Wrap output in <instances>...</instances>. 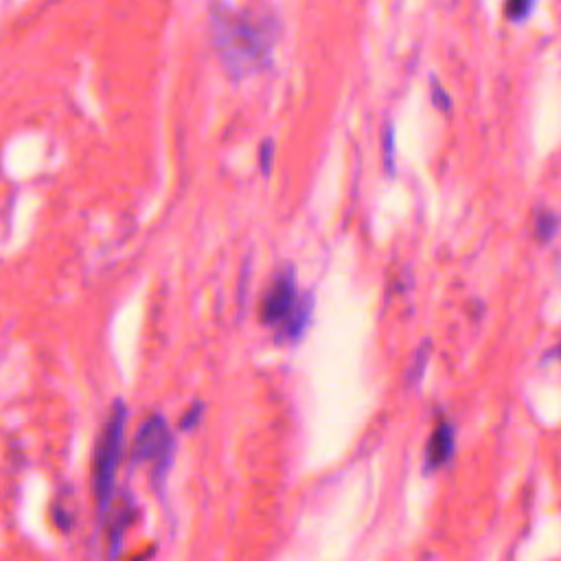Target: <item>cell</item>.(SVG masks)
I'll return each instance as SVG.
<instances>
[{
	"label": "cell",
	"mask_w": 561,
	"mask_h": 561,
	"mask_svg": "<svg viewBox=\"0 0 561 561\" xmlns=\"http://www.w3.org/2000/svg\"><path fill=\"white\" fill-rule=\"evenodd\" d=\"M456 447V432L452 423H439L430 437L428 447H425V471H434L446 465L454 456Z\"/></svg>",
	"instance_id": "5"
},
{
	"label": "cell",
	"mask_w": 561,
	"mask_h": 561,
	"mask_svg": "<svg viewBox=\"0 0 561 561\" xmlns=\"http://www.w3.org/2000/svg\"><path fill=\"white\" fill-rule=\"evenodd\" d=\"M259 156H261V171L268 176L270 170H273V156H274V140L273 138L264 140Z\"/></svg>",
	"instance_id": "11"
},
{
	"label": "cell",
	"mask_w": 561,
	"mask_h": 561,
	"mask_svg": "<svg viewBox=\"0 0 561 561\" xmlns=\"http://www.w3.org/2000/svg\"><path fill=\"white\" fill-rule=\"evenodd\" d=\"M176 443L170 432V425L162 415H152L143 425H140L137 441L132 447V461L134 462H147L154 461V478L165 480L167 471H170L171 461H174Z\"/></svg>",
	"instance_id": "4"
},
{
	"label": "cell",
	"mask_w": 561,
	"mask_h": 561,
	"mask_svg": "<svg viewBox=\"0 0 561 561\" xmlns=\"http://www.w3.org/2000/svg\"><path fill=\"white\" fill-rule=\"evenodd\" d=\"M202 413H204V404H191V408L186 410L185 415H182V419H180V430H191L194 428L195 423H198L200 421V417H202Z\"/></svg>",
	"instance_id": "10"
},
{
	"label": "cell",
	"mask_w": 561,
	"mask_h": 561,
	"mask_svg": "<svg viewBox=\"0 0 561 561\" xmlns=\"http://www.w3.org/2000/svg\"><path fill=\"white\" fill-rule=\"evenodd\" d=\"M384 154H386V170L388 174H395V130L392 125L386 128V137H384Z\"/></svg>",
	"instance_id": "8"
},
{
	"label": "cell",
	"mask_w": 561,
	"mask_h": 561,
	"mask_svg": "<svg viewBox=\"0 0 561 561\" xmlns=\"http://www.w3.org/2000/svg\"><path fill=\"white\" fill-rule=\"evenodd\" d=\"M210 40L233 77L259 73L273 58L277 25L250 12H237L228 4L210 9Z\"/></svg>",
	"instance_id": "1"
},
{
	"label": "cell",
	"mask_w": 561,
	"mask_h": 561,
	"mask_svg": "<svg viewBox=\"0 0 561 561\" xmlns=\"http://www.w3.org/2000/svg\"><path fill=\"white\" fill-rule=\"evenodd\" d=\"M537 237H540L541 241H550L555 235H557V228H559V217L553 213V210H540L537 213Z\"/></svg>",
	"instance_id": "6"
},
{
	"label": "cell",
	"mask_w": 561,
	"mask_h": 561,
	"mask_svg": "<svg viewBox=\"0 0 561 561\" xmlns=\"http://www.w3.org/2000/svg\"><path fill=\"white\" fill-rule=\"evenodd\" d=\"M432 95H434V104H437V107H441V110H450V106H452L450 97L446 95V91H443L437 82H434V86H432Z\"/></svg>",
	"instance_id": "12"
},
{
	"label": "cell",
	"mask_w": 561,
	"mask_h": 561,
	"mask_svg": "<svg viewBox=\"0 0 561 561\" xmlns=\"http://www.w3.org/2000/svg\"><path fill=\"white\" fill-rule=\"evenodd\" d=\"M310 296H303L298 292L296 279H294L292 268L283 270L277 274L274 283L264 296V307H261V320L268 327H274L280 338H298L312 316Z\"/></svg>",
	"instance_id": "2"
},
{
	"label": "cell",
	"mask_w": 561,
	"mask_h": 561,
	"mask_svg": "<svg viewBox=\"0 0 561 561\" xmlns=\"http://www.w3.org/2000/svg\"><path fill=\"white\" fill-rule=\"evenodd\" d=\"M428 358H430V351L428 349H419L417 362L413 364V368H410V373H408V384H417L421 377H423V371H425V364H428Z\"/></svg>",
	"instance_id": "9"
},
{
	"label": "cell",
	"mask_w": 561,
	"mask_h": 561,
	"mask_svg": "<svg viewBox=\"0 0 561 561\" xmlns=\"http://www.w3.org/2000/svg\"><path fill=\"white\" fill-rule=\"evenodd\" d=\"M125 421H128V406L119 399L112 406L110 419H107L95 454V495L101 516L110 509L112 494H115L116 467H119L121 454H123Z\"/></svg>",
	"instance_id": "3"
},
{
	"label": "cell",
	"mask_w": 561,
	"mask_h": 561,
	"mask_svg": "<svg viewBox=\"0 0 561 561\" xmlns=\"http://www.w3.org/2000/svg\"><path fill=\"white\" fill-rule=\"evenodd\" d=\"M533 4H535V0H509L507 16L511 18L513 22L526 20L528 13H531V9H533Z\"/></svg>",
	"instance_id": "7"
}]
</instances>
